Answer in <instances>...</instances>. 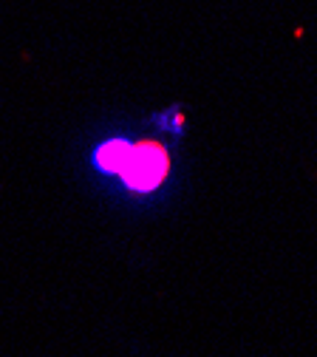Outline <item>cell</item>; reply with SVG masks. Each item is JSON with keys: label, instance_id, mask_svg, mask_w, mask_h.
I'll use <instances>...</instances> for the list:
<instances>
[{"label": "cell", "instance_id": "cell-1", "mask_svg": "<svg viewBox=\"0 0 317 357\" xmlns=\"http://www.w3.org/2000/svg\"><path fill=\"white\" fill-rule=\"evenodd\" d=\"M167 167H170L167 148L156 139H145L139 145H130V153H127L119 176L130 190L148 193V190H156L164 182Z\"/></svg>", "mask_w": 317, "mask_h": 357}, {"label": "cell", "instance_id": "cell-2", "mask_svg": "<svg viewBox=\"0 0 317 357\" xmlns=\"http://www.w3.org/2000/svg\"><path fill=\"white\" fill-rule=\"evenodd\" d=\"M127 153H130V145H127L125 139H111V142H105V145L97 151L94 159H97V167H100V170L119 176V170H122Z\"/></svg>", "mask_w": 317, "mask_h": 357}]
</instances>
